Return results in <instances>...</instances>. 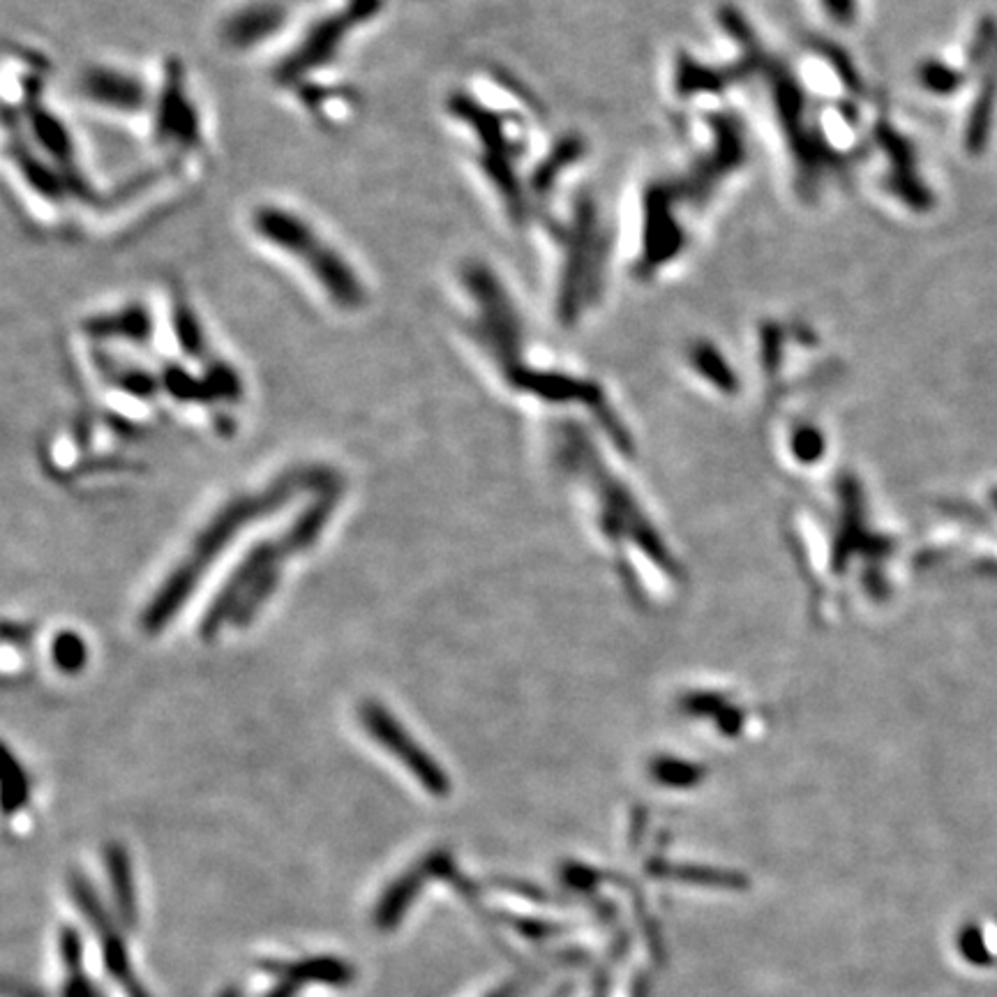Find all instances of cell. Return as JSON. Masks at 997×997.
<instances>
[{
	"mask_svg": "<svg viewBox=\"0 0 997 997\" xmlns=\"http://www.w3.org/2000/svg\"><path fill=\"white\" fill-rule=\"evenodd\" d=\"M358 719L363 729L368 732L375 744H379L391 756L412 773V776L425 787L430 790L435 797H446L449 792V776L446 771L432 760L416 737L406 729L397 716H393L383 704L370 700L358 709Z\"/></svg>",
	"mask_w": 997,
	"mask_h": 997,
	"instance_id": "5",
	"label": "cell"
},
{
	"mask_svg": "<svg viewBox=\"0 0 997 997\" xmlns=\"http://www.w3.org/2000/svg\"><path fill=\"white\" fill-rule=\"evenodd\" d=\"M432 866H418L410 873H404L402 878H397L389 889L383 891V897L377 903L375 910V924L381 930H395L400 922L404 919V914L410 912L412 903L418 899V893L423 889L425 875L430 873Z\"/></svg>",
	"mask_w": 997,
	"mask_h": 997,
	"instance_id": "8",
	"label": "cell"
},
{
	"mask_svg": "<svg viewBox=\"0 0 997 997\" xmlns=\"http://www.w3.org/2000/svg\"><path fill=\"white\" fill-rule=\"evenodd\" d=\"M305 10L296 0H240L215 24L217 45L227 54L242 58H259L273 54L282 45V54L294 43L305 24Z\"/></svg>",
	"mask_w": 997,
	"mask_h": 997,
	"instance_id": "4",
	"label": "cell"
},
{
	"mask_svg": "<svg viewBox=\"0 0 997 997\" xmlns=\"http://www.w3.org/2000/svg\"><path fill=\"white\" fill-rule=\"evenodd\" d=\"M242 234L257 254L289 273L321 310L363 314L372 280L347 242L310 209L287 197H261L242 215Z\"/></svg>",
	"mask_w": 997,
	"mask_h": 997,
	"instance_id": "1",
	"label": "cell"
},
{
	"mask_svg": "<svg viewBox=\"0 0 997 997\" xmlns=\"http://www.w3.org/2000/svg\"><path fill=\"white\" fill-rule=\"evenodd\" d=\"M997 54V22L993 16H984L980 24H976V33L968 51L970 68L974 72H984L990 60Z\"/></svg>",
	"mask_w": 997,
	"mask_h": 997,
	"instance_id": "11",
	"label": "cell"
},
{
	"mask_svg": "<svg viewBox=\"0 0 997 997\" xmlns=\"http://www.w3.org/2000/svg\"><path fill=\"white\" fill-rule=\"evenodd\" d=\"M159 91V63L128 58H95L74 74L72 99L97 123L149 141Z\"/></svg>",
	"mask_w": 997,
	"mask_h": 997,
	"instance_id": "3",
	"label": "cell"
},
{
	"mask_svg": "<svg viewBox=\"0 0 997 997\" xmlns=\"http://www.w3.org/2000/svg\"><path fill=\"white\" fill-rule=\"evenodd\" d=\"M284 980L296 984H329L344 986L354 980V970L340 959H305L284 968Z\"/></svg>",
	"mask_w": 997,
	"mask_h": 997,
	"instance_id": "10",
	"label": "cell"
},
{
	"mask_svg": "<svg viewBox=\"0 0 997 997\" xmlns=\"http://www.w3.org/2000/svg\"><path fill=\"white\" fill-rule=\"evenodd\" d=\"M66 997H102V995H99L97 988L86 980L84 972L76 970V972H70V976H68Z\"/></svg>",
	"mask_w": 997,
	"mask_h": 997,
	"instance_id": "13",
	"label": "cell"
},
{
	"mask_svg": "<svg viewBox=\"0 0 997 997\" xmlns=\"http://www.w3.org/2000/svg\"><path fill=\"white\" fill-rule=\"evenodd\" d=\"M105 868L109 878L111 899L116 907V917L126 928H137L139 922V901H137V885L130 854L123 845L111 843L105 850Z\"/></svg>",
	"mask_w": 997,
	"mask_h": 997,
	"instance_id": "7",
	"label": "cell"
},
{
	"mask_svg": "<svg viewBox=\"0 0 997 997\" xmlns=\"http://www.w3.org/2000/svg\"><path fill=\"white\" fill-rule=\"evenodd\" d=\"M995 102H997V54L990 60V66L982 72L980 93H976V99H974L970 118H968L965 146L972 155H982L988 144Z\"/></svg>",
	"mask_w": 997,
	"mask_h": 997,
	"instance_id": "9",
	"label": "cell"
},
{
	"mask_svg": "<svg viewBox=\"0 0 997 997\" xmlns=\"http://www.w3.org/2000/svg\"><path fill=\"white\" fill-rule=\"evenodd\" d=\"M965 81H968L965 72L953 70V68L940 63V60H928V63L922 68V84L938 95L956 93L965 86Z\"/></svg>",
	"mask_w": 997,
	"mask_h": 997,
	"instance_id": "12",
	"label": "cell"
},
{
	"mask_svg": "<svg viewBox=\"0 0 997 997\" xmlns=\"http://www.w3.org/2000/svg\"><path fill=\"white\" fill-rule=\"evenodd\" d=\"M302 480L305 478L298 474L282 478L280 483L266 487L263 492L236 499L219 515H215L213 522L203 529V534L192 543L188 555L182 557V561L174 568L171 575L157 589V594L149 603L144 619H141V626H144L146 633H157L162 626L169 624L178 615L180 605L194 594V586L203 575H206L219 553H225L232 545L236 534L242 532V529H248L261 515H269L277 511L280 506L287 503L289 497L298 492Z\"/></svg>",
	"mask_w": 997,
	"mask_h": 997,
	"instance_id": "2",
	"label": "cell"
},
{
	"mask_svg": "<svg viewBox=\"0 0 997 997\" xmlns=\"http://www.w3.org/2000/svg\"><path fill=\"white\" fill-rule=\"evenodd\" d=\"M70 891L72 897L79 903L81 914H84L86 922L95 928L97 938H99V951H102V961H105L107 972L111 974V980L123 988L128 997H151V993L141 986L139 976L130 963V953L128 947L120 938L118 928L109 919L107 910L102 907L99 897L91 889V885L81 878V875H72L70 880Z\"/></svg>",
	"mask_w": 997,
	"mask_h": 997,
	"instance_id": "6",
	"label": "cell"
}]
</instances>
